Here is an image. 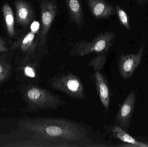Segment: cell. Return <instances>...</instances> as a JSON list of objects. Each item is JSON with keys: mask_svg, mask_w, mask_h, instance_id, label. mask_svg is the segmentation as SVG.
<instances>
[{"mask_svg": "<svg viewBox=\"0 0 148 147\" xmlns=\"http://www.w3.org/2000/svg\"><path fill=\"white\" fill-rule=\"evenodd\" d=\"M24 97L33 110H56L67 104L58 95L47 89L36 85H29L26 88Z\"/></svg>", "mask_w": 148, "mask_h": 147, "instance_id": "1", "label": "cell"}, {"mask_svg": "<svg viewBox=\"0 0 148 147\" xmlns=\"http://www.w3.org/2000/svg\"><path fill=\"white\" fill-rule=\"evenodd\" d=\"M116 37V35L114 32H104L99 34L91 41L80 40L70 43L69 45L72 47L69 55L82 57L92 53L107 54L115 40Z\"/></svg>", "mask_w": 148, "mask_h": 147, "instance_id": "2", "label": "cell"}, {"mask_svg": "<svg viewBox=\"0 0 148 147\" xmlns=\"http://www.w3.org/2000/svg\"><path fill=\"white\" fill-rule=\"evenodd\" d=\"M52 89L65 93L70 97L84 100L86 93L80 78L71 72L59 74L49 79Z\"/></svg>", "mask_w": 148, "mask_h": 147, "instance_id": "3", "label": "cell"}, {"mask_svg": "<svg viewBox=\"0 0 148 147\" xmlns=\"http://www.w3.org/2000/svg\"><path fill=\"white\" fill-rule=\"evenodd\" d=\"M106 60L99 57H95L90 62L89 66L93 67L95 72L92 77V80L100 101L104 109V112L108 113L109 110L110 92L108 81L101 70Z\"/></svg>", "mask_w": 148, "mask_h": 147, "instance_id": "4", "label": "cell"}, {"mask_svg": "<svg viewBox=\"0 0 148 147\" xmlns=\"http://www.w3.org/2000/svg\"><path fill=\"white\" fill-rule=\"evenodd\" d=\"M145 44H142L137 52L125 54L122 51L118 58V69L121 77L128 79L132 77L141 62Z\"/></svg>", "mask_w": 148, "mask_h": 147, "instance_id": "5", "label": "cell"}, {"mask_svg": "<svg viewBox=\"0 0 148 147\" xmlns=\"http://www.w3.org/2000/svg\"><path fill=\"white\" fill-rule=\"evenodd\" d=\"M41 19V30L40 33V43L42 46L47 41L48 34L53 22L57 12V6L51 0L43 1L40 6Z\"/></svg>", "mask_w": 148, "mask_h": 147, "instance_id": "6", "label": "cell"}, {"mask_svg": "<svg viewBox=\"0 0 148 147\" xmlns=\"http://www.w3.org/2000/svg\"><path fill=\"white\" fill-rule=\"evenodd\" d=\"M136 103V94L135 89H133L129 93L117 112L114 125L126 131L128 129L134 111Z\"/></svg>", "mask_w": 148, "mask_h": 147, "instance_id": "7", "label": "cell"}, {"mask_svg": "<svg viewBox=\"0 0 148 147\" xmlns=\"http://www.w3.org/2000/svg\"><path fill=\"white\" fill-rule=\"evenodd\" d=\"M103 128L106 134L110 135L113 138L118 139L124 143L119 147H148V144L137 140L118 126L104 124Z\"/></svg>", "mask_w": 148, "mask_h": 147, "instance_id": "8", "label": "cell"}, {"mask_svg": "<svg viewBox=\"0 0 148 147\" xmlns=\"http://www.w3.org/2000/svg\"><path fill=\"white\" fill-rule=\"evenodd\" d=\"M91 15L96 19H108L114 14L113 5L105 0H86Z\"/></svg>", "mask_w": 148, "mask_h": 147, "instance_id": "9", "label": "cell"}, {"mask_svg": "<svg viewBox=\"0 0 148 147\" xmlns=\"http://www.w3.org/2000/svg\"><path fill=\"white\" fill-rule=\"evenodd\" d=\"M69 13L70 22L75 23L79 29L84 25V18L81 0H65Z\"/></svg>", "mask_w": 148, "mask_h": 147, "instance_id": "10", "label": "cell"}, {"mask_svg": "<svg viewBox=\"0 0 148 147\" xmlns=\"http://www.w3.org/2000/svg\"><path fill=\"white\" fill-rule=\"evenodd\" d=\"M15 5L17 22L23 26L29 25L34 15V11L30 5L23 0H17Z\"/></svg>", "mask_w": 148, "mask_h": 147, "instance_id": "11", "label": "cell"}, {"mask_svg": "<svg viewBox=\"0 0 148 147\" xmlns=\"http://www.w3.org/2000/svg\"><path fill=\"white\" fill-rule=\"evenodd\" d=\"M2 11L7 31L10 36L12 37L14 35L15 33L14 19L13 11L9 5L6 3L3 6Z\"/></svg>", "mask_w": 148, "mask_h": 147, "instance_id": "12", "label": "cell"}, {"mask_svg": "<svg viewBox=\"0 0 148 147\" xmlns=\"http://www.w3.org/2000/svg\"><path fill=\"white\" fill-rule=\"evenodd\" d=\"M36 34L30 31L24 37L21 43V48L23 52L32 53L36 46L35 40Z\"/></svg>", "mask_w": 148, "mask_h": 147, "instance_id": "13", "label": "cell"}, {"mask_svg": "<svg viewBox=\"0 0 148 147\" xmlns=\"http://www.w3.org/2000/svg\"><path fill=\"white\" fill-rule=\"evenodd\" d=\"M115 8L117 17L121 24L127 30H131L132 28L130 25L129 17L127 12L122 7L117 4L115 5Z\"/></svg>", "mask_w": 148, "mask_h": 147, "instance_id": "14", "label": "cell"}, {"mask_svg": "<svg viewBox=\"0 0 148 147\" xmlns=\"http://www.w3.org/2000/svg\"><path fill=\"white\" fill-rule=\"evenodd\" d=\"M9 66L2 62H0V82L5 80L9 74Z\"/></svg>", "mask_w": 148, "mask_h": 147, "instance_id": "15", "label": "cell"}, {"mask_svg": "<svg viewBox=\"0 0 148 147\" xmlns=\"http://www.w3.org/2000/svg\"><path fill=\"white\" fill-rule=\"evenodd\" d=\"M24 74L30 78H36L37 76L35 68L32 66H27L24 68Z\"/></svg>", "mask_w": 148, "mask_h": 147, "instance_id": "16", "label": "cell"}, {"mask_svg": "<svg viewBox=\"0 0 148 147\" xmlns=\"http://www.w3.org/2000/svg\"><path fill=\"white\" fill-rule=\"evenodd\" d=\"M40 24L38 22L34 21L30 26V31L37 33L40 30Z\"/></svg>", "mask_w": 148, "mask_h": 147, "instance_id": "17", "label": "cell"}, {"mask_svg": "<svg viewBox=\"0 0 148 147\" xmlns=\"http://www.w3.org/2000/svg\"><path fill=\"white\" fill-rule=\"evenodd\" d=\"M8 49L6 46L5 41L0 37V53L8 51Z\"/></svg>", "mask_w": 148, "mask_h": 147, "instance_id": "18", "label": "cell"}, {"mask_svg": "<svg viewBox=\"0 0 148 147\" xmlns=\"http://www.w3.org/2000/svg\"><path fill=\"white\" fill-rule=\"evenodd\" d=\"M148 0H136L137 4L141 6H144L146 4Z\"/></svg>", "mask_w": 148, "mask_h": 147, "instance_id": "19", "label": "cell"}]
</instances>
